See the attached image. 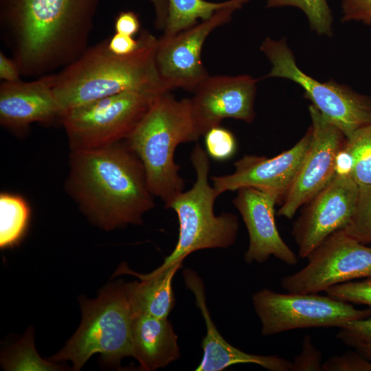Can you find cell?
Masks as SVG:
<instances>
[{
	"label": "cell",
	"mask_w": 371,
	"mask_h": 371,
	"mask_svg": "<svg viewBox=\"0 0 371 371\" xmlns=\"http://www.w3.org/2000/svg\"><path fill=\"white\" fill-rule=\"evenodd\" d=\"M261 333L270 336L306 328H340L371 315V308L357 309L352 304L317 293H281L264 289L252 295Z\"/></svg>",
	"instance_id": "cell-9"
},
{
	"label": "cell",
	"mask_w": 371,
	"mask_h": 371,
	"mask_svg": "<svg viewBox=\"0 0 371 371\" xmlns=\"http://www.w3.org/2000/svg\"><path fill=\"white\" fill-rule=\"evenodd\" d=\"M342 229L363 244L371 243V185H359L354 212Z\"/></svg>",
	"instance_id": "cell-26"
},
{
	"label": "cell",
	"mask_w": 371,
	"mask_h": 371,
	"mask_svg": "<svg viewBox=\"0 0 371 371\" xmlns=\"http://www.w3.org/2000/svg\"><path fill=\"white\" fill-rule=\"evenodd\" d=\"M322 354L314 346L311 337L306 335L302 341L301 352L291 361V371H322Z\"/></svg>",
	"instance_id": "cell-31"
},
{
	"label": "cell",
	"mask_w": 371,
	"mask_h": 371,
	"mask_svg": "<svg viewBox=\"0 0 371 371\" xmlns=\"http://www.w3.org/2000/svg\"><path fill=\"white\" fill-rule=\"evenodd\" d=\"M343 22L356 21L371 26V0H341Z\"/></svg>",
	"instance_id": "cell-32"
},
{
	"label": "cell",
	"mask_w": 371,
	"mask_h": 371,
	"mask_svg": "<svg viewBox=\"0 0 371 371\" xmlns=\"http://www.w3.org/2000/svg\"><path fill=\"white\" fill-rule=\"evenodd\" d=\"M30 331L1 358L7 370H57L59 366L42 359L38 355Z\"/></svg>",
	"instance_id": "cell-24"
},
{
	"label": "cell",
	"mask_w": 371,
	"mask_h": 371,
	"mask_svg": "<svg viewBox=\"0 0 371 371\" xmlns=\"http://www.w3.org/2000/svg\"><path fill=\"white\" fill-rule=\"evenodd\" d=\"M325 292L337 300L371 308V277L336 284Z\"/></svg>",
	"instance_id": "cell-28"
},
{
	"label": "cell",
	"mask_w": 371,
	"mask_h": 371,
	"mask_svg": "<svg viewBox=\"0 0 371 371\" xmlns=\"http://www.w3.org/2000/svg\"><path fill=\"white\" fill-rule=\"evenodd\" d=\"M293 6L306 16L311 29L320 35L330 36L333 16L327 0H268L269 8Z\"/></svg>",
	"instance_id": "cell-25"
},
{
	"label": "cell",
	"mask_w": 371,
	"mask_h": 371,
	"mask_svg": "<svg viewBox=\"0 0 371 371\" xmlns=\"http://www.w3.org/2000/svg\"><path fill=\"white\" fill-rule=\"evenodd\" d=\"M155 10V27L164 30L168 16V0H150Z\"/></svg>",
	"instance_id": "cell-36"
},
{
	"label": "cell",
	"mask_w": 371,
	"mask_h": 371,
	"mask_svg": "<svg viewBox=\"0 0 371 371\" xmlns=\"http://www.w3.org/2000/svg\"><path fill=\"white\" fill-rule=\"evenodd\" d=\"M311 137L310 127L291 148L271 158L244 155L234 163L233 173L211 178L213 187L218 195L251 187L273 194L279 201L282 200L300 169Z\"/></svg>",
	"instance_id": "cell-15"
},
{
	"label": "cell",
	"mask_w": 371,
	"mask_h": 371,
	"mask_svg": "<svg viewBox=\"0 0 371 371\" xmlns=\"http://www.w3.org/2000/svg\"><path fill=\"white\" fill-rule=\"evenodd\" d=\"M312 137L300 169L282 199L278 216L292 218L296 211L324 189L335 176L337 155L346 137L311 104Z\"/></svg>",
	"instance_id": "cell-12"
},
{
	"label": "cell",
	"mask_w": 371,
	"mask_h": 371,
	"mask_svg": "<svg viewBox=\"0 0 371 371\" xmlns=\"http://www.w3.org/2000/svg\"><path fill=\"white\" fill-rule=\"evenodd\" d=\"M233 1L214 3L205 0H168V16L161 36L171 37L196 25L199 19H209Z\"/></svg>",
	"instance_id": "cell-22"
},
{
	"label": "cell",
	"mask_w": 371,
	"mask_h": 371,
	"mask_svg": "<svg viewBox=\"0 0 371 371\" xmlns=\"http://www.w3.org/2000/svg\"><path fill=\"white\" fill-rule=\"evenodd\" d=\"M190 160L196 173L192 188L181 192L165 205L177 215L178 240L174 250L154 272L164 271L198 250L227 248L236 239L237 216L229 212L214 214V201L219 195L209 183V155L199 144L194 146Z\"/></svg>",
	"instance_id": "cell-6"
},
{
	"label": "cell",
	"mask_w": 371,
	"mask_h": 371,
	"mask_svg": "<svg viewBox=\"0 0 371 371\" xmlns=\"http://www.w3.org/2000/svg\"><path fill=\"white\" fill-rule=\"evenodd\" d=\"M190 98L177 100L170 93L159 95L124 140L142 161L151 193L168 204L183 191L185 182L175 161L176 148L196 142Z\"/></svg>",
	"instance_id": "cell-4"
},
{
	"label": "cell",
	"mask_w": 371,
	"mask_h": 371,
	"mask_svg": "<svg viewBox=\"0 0 371 371\" xmlns=\"http://www.w3.org/2000/svg\"><path fill=\"white\" fill-rule=\"evenodd\" d=\"M82 322L65 346L49 359L69 360L79 370L94 354L108 363L118 364L133 357V324L135 317L128 283L122 281L105 286L97 298H81Z\"/></svg>",
	"instance_id": "cell-5"
},
{
	"label": "cell",
	"mask_w": 371,
	"mask_h": 371,
	"mask_svg": "<svg viewBox=\"0 0 371 371\" xmlns=\"http://www.w3.org/2000/svg\"><path fill=\"white\" fill-rule=\"evenodd\" d=\"M65 188L88 219L106 231L141 225L155 207L144 166L124 141L70 150Z\"/></svg>",
	"instance_id": "cell-2"
},
{
	"label": "cell",
	"mask_w": 371,
	"mask_h": 371,
	"mask_svg": "<svg viewBox=\"0 0 371 371\" xmlns=\"http://www.w3.org/2000/svg\"><path fill=\"white\" fill-rule=\"evenodd\" d=\"M306 258L305 267L282 278L281 286L286 292L317 293L336 284L371 277V247L342 229L329 235Z\"/></svg>",
	"instance_id": "cell-10"
},
{
	"label": "cell",
	"mask_w": 371,
	"mask_h": 371,
	"mask_svg": "<svg viewBox=\"0 0 371 371\" xmlns=\"http://www.w3.org/2000/svg\"><path fill=\"white\" fill-rule=\"evenodd\" d=\"M178 262L164 271L139 274L123 267L122 273H131L140 281L128 283L131 303L135 313L158 318H168L175 304L172 282L176 272L182 266Z\"/></svg>",
	"instance_id": "cell-20"
},
{
	"label": "cell",
	"mask_w": 371,
	"mask_h": 371,
	"mask_svg": "<svg viewBox=\"0 0 371 371\" xmlns=\"http://www.w3.org/2000/svg\"><path fill=\"white\" fill-rule=\"evenodd\" d=\"M132 335L133 357L142 370L164 368L180 357L177 335L168 318L137 314Z\"/></svg>",
	"instance_id": "cell-19"
},
{
	"label": "cell",
	"mask_w": 371,
	"mask_h": 371,
	"mask_svg": "<svg viewBox=\"0 0 371 371\" xmlns=\"http://www.w3.org/2000/svg\"><path fill=\"white\" fill-rule=\"evenodd\" d=\"M186 286L194 294L206 326L201 346L203 356L196 371H221L232 365L254 363L271 371H290L291 361L278 356L253 355L240 350L227 341L218 331L206 304L201 278L192 269L183 271Z\"/></svg>",
	"instance_id": "cell-18"
},
{
	"label": "cell",
	"mask_w": 371,
	"mask_h": 371,
	"mask_svg": "<svg viewBox=\"0 0 371 371\" xmlns=\"http://www.w3.org/2000/svg\"><path fill=\"white\" fill-rule=\"evenodd\" d=\"M140 27L138 15L132 11L120 12L115 20L114 28L116 33L133 36L140 30Z\"/></svg>",
	"instance_id": "cell-33"
},
{
	"label": "cell",
	"mask_w": 371,
	"mask_h": 371,
	"mask_svg": "<svg viewBox=\"0 0 371 371\" xmlns=\"http://www.w3.org/2000/svg\"><path fill=\"white\" fill-rule=\"evenodd\" d=\"M139 46V39L133 36L116 33L108 38L109 49L117 55H126L133 52Z\"/></svg>",
	"instance_id": "cell-34"
},
{
	"label": "cell",
	"mask_w": 371,
	"mask_h": 371,
	"mask_svg": "<svg viewBox=\"0 0 371 371\" xmlns=\"http://www.w3.org/2000/svg\"><path fill=\"white\" fill-rule=\"evenodd\" d=\"M138 39L133 52L117 55L109 49L106 38L54 74V92L62 113L126 91L170 92L157 67L158 39L146 30L141 31Z\"/></svg>",
	"instance_id": "cell-3"
},
{
	"label": "cell",
	"mask_w": 371,
	"mask_h": 371,
	"mask_svg": "<svg viewBox=\"0 0 371 371\" xmlns=\"http://www.w3.org/2000/svg\"><path fill=\"white\" fill-rule=\"evenodd\" d=\"M336 338L371 361V315L339 328Z\"/></svg>",
	"instance_id": "cell-27"
},
{
	"label": "cell",
	"mask_w": 371,
	"mask_h": 371,
	"mask_svg": "<svg viewBox=\"0 0 371 371\" xmlns=\"http://www.w3.org/2000/svg\"><path fill=\"white\" fill-rule=\"evenodd\" d=\"M335 175L350 177L358 185H371V123L346 139L337 155Z\"/></svg>",
	"instance_id": "cell-21"
},
{
	"label": "cell",
	"mask_w": 371,
	"mask_h": 371,
	"mask_svg": "<svg viewBox=\"0 0 371 371\" xmlns=\"http://www.w3.org/2000/svg\"><path fill=\"white\" fill-rule=\"evenodd\" d=\"M324 371H371V361L356 350L329 357L323 363Z\"/></svg>",
	"instance_id": "cell-30"
},
{
	"label": "cell",
	"mask_w": 371,
	"mask_h": 371,
	"mask_svg": "<svg viewBox=\"0 0 371 371\" xmlns=\"http://www.w3.org/2000/svg\"><path fill=\"white\" fill-rule=\"evenodd\" d=\"M30 216V207L21 196L7 192L0 194L1 249L12 247L21 240L26 231Z\"/></svg>",
	"instance_id": "cell-23"
},
{
	"label": "cell",
	"mask_w": 371,
	"mask_h": 371,
	"mask_svg": "<svg viewBox=\"0 0 371 371\" xmlns=\"http://www.w3.org/2000/svg\"><path fill=\"white\" fill-rule=\"evenodd\" d=\"M62 111L54 92V74L37 79L0 85V124L18 136L34 123L60 121Z\"/></svg>",
	"instance_id": "cell-17"
},
{
	"label": "cell",
	"mask_w": 371,
	"mask_h": 371,
	"mask_svg": "<svg viewBox=\"0 0 371 371\" xmlns=\"http://www.w3.org/2000/svg\"><path fill=\"white\" fill-rule=\"evenodd\" d=\"M278 201L273 194L251 187L238 189L232 201L249 234V246L244 255L247 264L264 262L271 256L288 265L294 266L298 262L276 227L275 205Z\"/></svg>",
	"instance_id": "cell-16"
},
{
	"label": "cell",
	"mask_w": 371,
	"mask_h": 371,
	"mask_svg": "<svg viewBox=\"0 0 371 371\" xmlns=\"http://www.w3.org/2000/svg\"><path fill=\"white\" fill-rule=\"evenodd\" d=\"M359 185L350 177L335 175L308 203L293 223L291 234L304 259L329 235L343 229L356 206Z\"/></svg>",
	"instance_id": "cell-13"
},
{
	"label": "cell",
	"mask_w": 371,
	"mask_h": 371,
	"mask_svg": "<svg viewBox=\"0 0 371 371\" xmlns=\"http://www.w3.org/2000/svg\"><path fill=\"white\" fill-rule=\"evenodd\" d=\"M261 52L271 64L266 78H282L298 84L322 115L348 137L358 128L371 123V97L360 94L333 80L321 82L297 66L284 38L267 37Z\"/></svg>",
	"instance_id": "cell-8"
},
{
	"label": "cell",
	"mask_w": 371,
	"mask_h": 371,
	"mask_svg": "<svg viewBox=\"0 0 371 371\" xmlns=\"http://www.w3.org/2000/svg\"><path fill=\"white\" fill-rule=\"evenodd\" d=\"M251 0H234L209 19L172 36L157 41L156 63L160 77L170 89L181 88L194 92L210 75L201 54L207 36L217 27L229 23L233 13Z\"/></svg>",
	"instance_id": "cell-11"
},
{
	"label": "cell",
	"mask_w": 371,
	"mask_h": 371,
	"mask_svg": "<svg viewBox=\"0 0 371 371\" xmlns=\"http://www.w3.org/2000/svg\"><path fill=\"white\" fill-rule=\"evenodd\" d=\"M21 71L16 63L0 52V78L4 82H15L21 80Z\"/></svg>",
	"instance_id": "cell-35"
},
{
	"label": "cell",
	"mask_w": 371,
	"mask_h": 371,
	"mask_svg": "<svg viewBox=\"0 0 371 371\" xmlns=\"http://www.w3.org/2000/svg\"><path fill=\"white\" fill-rule=\"evenodd\" d=\"M204 137L206 152L214 160H227L236 152V139L229 129L221 126H215L210 129Z\"/></svg>",
	"instance_id": "cell-29"
},
{
	"label": "cell",
	"mask_w": 371,
	"mask_h": 371,
	"mask_svg": "<svg viewBox=\"0 0 371 371\" xmlns=\"http://www.w3.org/2000/svg\"><path fill=\"white\" fill-rule=\"evenodd\" d=\"M101 0H0L3 43L21 76L64 68L89 47Z\"/></svg>",
	"instance_id": "cell-1"
},
{
	"label": "cell",
	"mask_w": 371,
	"mask_h": 371,
	"mask_svg": "<svg viewBox=\"0 0 371 371\" xmlns=\"http://www.w3.org/2000/svg\"><path fill=\"white\" fill-rule=\"evenodd\" d=\"M258 79L249 75L209 76L190 98L193 121L199 135L221 126L226 118L251 123Z\"/></svg>",
	"instance_id": "cell-14"
},
{
	"label": "cell",
	"mask_w": 371,
	"mask_h": 371,
	"mask_svg": "<svg viewBox=\"0 0 371 371\" xmlns=\"http://www.w3.org/2000/svg\"><path fill=\"white\" fill-rule=\"evenodd\" d=\"M158 95L126 91L63 111L60 123L70 150L95 149L124 141Z\"/></svg>",
	"instance_id": "cell-7"
}]
</instances>
